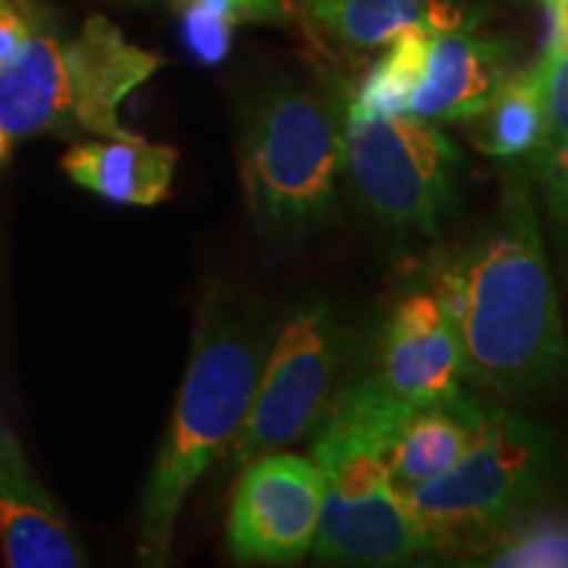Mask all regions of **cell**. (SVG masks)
<instances>
[{"mask_svg": "<svg viewBox=\"0 0 568 568\" xmlns=\"http://www.w3.org/2000/svg\"><path fill=\"white\" fill-rule=\"evenodd\" d=\"M414 410L376 376L343 389L318 418L311 447L324 479L318 558L389 566L429 552L389 477V453Z\"/></svg>", "mask_w": 568, "mask_h": 568, "instance_id": "cell-2", "label": "cell"}, {"mask_svg": "<svg viewBox=\"0 0 568 568\" xmlns=\"http://www.w3.org/2000/svg\"><path fill=\"white\" fill-rule=\"evenodd\" d=\"M508 77L506 42L481 38L466 27L435 32L406 113L432 124L477 119Z\"/></svg>", "mask_w": 568, "mask_h": 568, "instance_id": "cell-12", "label": "cell"}, {"mask_svg": "<svg viewBox=\"0 0 568 568\" xmlns=\"http://www.w3.org/2000/svg\"><path fill=\"white\" fill-rule=\"evenodd\" d=\"M161 67L159 53L134 45L101 13L71 38L32 19L30 38L0 67V126L11 140L124 138L130 132L119 122V109Z\"/></svg>", "mask_w": 568, "mask_h": 568, "instance_id": "cell-3", "label": "cell"}, {"mask_svg": "<svg viewBox=\"0 0 568 568\" xmlns=\"http://www.w3.org/2000/svg\"><path fill=\"white\" fill-rule=\"evenodd\" d=\"M243 19L232 0H190L182 11V38L201 63L224 61L232 48L234 24Z\"/></svg>", "mask_w": 568, "mask_h": 568, "instance_id": "cell-20", "label": "cell"}, {"mask_svg": "<svg viewBox=\"0 0 568 568\" xmlns=\"http://www.w3.org/2000/svg\"><path fill=\"white\" fill-rule=\"evenodd\" d=\"M34 13L21 9L19 0H0V67H6L32 32Z\"/></svg>", "mask_w": 568, "mask_h": 568, "instance_id": "cell-21", "label": "cell"}, {"mask_svg": "<svg viewBox=\"0 0 568 568\" xmlns=\"http://www.w3.org/2000/svg\"><path fill=\"white\" fill-rule=\"evenodd\" d=\"M345 111L337 98L295 84H276L255 103L240 172L258 230L303 232L329 213L345 166Z\"/></svg>", "mask_w": 568, "mask_h": 568, "instance_id": "cell-5", "label": "cell"}, {"mask_svg": "<svg viewBox=\"0 0 568 568\" xmlns=\"http://www.w3.org/2000/svg\"><path fill=\"white\" fill-rule=\"evenodd\" d=\"M477 119H481L477 132L481 153L493 159H524L535 151L542 140L545 116L531 71L508 77Z\"/></svg>", "mask_w": 568, "mask_h": 568, "instance_id": "cell-16", "label": "cell"}, {"mask_svg": "<svg viewBox=\"0 0 568 568\" xmlns=\"http://www.w3.org/2000/svg\"><path fill=\"white\" fill-rule=\"evenodd\" d=\"M308 27L345 53H368L410 27L426 32L466 24L458 0H303Z\"/></svg>", "mask_w": 568, "mask_h": 568, "instance_id": "cell-14", "label": "cell"}, {"mask_svg": "<svg viewBox=\"0 0 568 568\" xmlns=\"http://www.w3.org/2000/svg\"><path fill=\"white\" fill-rule=\"evenodd\" d=\"M67 176L90 193L122 205H155L172 193L176 151L140 134L80 142L61 159Z\"/></svg>", "mask_w": 568, "mask_h": 568, "instance_id": "cell-13", "label": "cell"}, {"mask_svg": "<svg viewBox=\"0 0 568 568\" xmlns=\"http://www.w3.org/2000/svg\"><path fill=\"white\" fill-rule=\"evenodd\" d=\"M335 368L337 335L326 308L297 311L255 379L251 408L226 450L232 464L245 466L308 435L324 416Z\"/></svg>", "mask_w": 568, "mask_h": 568, "instance_id": "cell-8", "label": "cell"}, {"mask_svg": "<svg viewBox=\"0 0 568 568\" xmlns=\"http://www.w3.org/2000/svg\"><path fill=\"white\" fill-rule=\"evenodd\" d=\"M464 379V353L443 303L435 293L406 297L385 332L382 385L414 408H458Z\"/></svg>", "mask_w": 568, "mask_h": 568, "instance_id": "cell-10", "label": "cell"}, {"mask_svg": "<svg viewBox=\"0 0 568 568\" xmlns=\"http://www.w3.org/2000/svg\"><path fill=\"white\" fill-rule=\"evenodd\" d=\"M324 479L314 458L266 453L245 464L234 489L226 539L237 560L295 564L314 548Z\"/></svg>", "mask_w": 568, "mask_h": 568, "instance_id": "cell-9", "label": "cell"}, {"mask_svg": "<svg viewBox=\"0 0 568 568\" xmlns=\"http://www.w3.org/2000/svg\"><path fill=\"white\" fill-rule=\"evenodd\" d=\"M258 372V347L251 335L232 324L216 303H205L197 316L193 355L176 395L172 424L142 497V564H166L184 500L237 437Z\"/></svg>", "mask_w": 568, "mask_h": 568, "instance_id": "cell-4", "label": "cell"}, {"mask_svg": "<svg viewBox=\"0 0 568 568\" xmlns=\"http://www.w3.org/2000/svg\"><path fill=\"white\" fill-rule=\"evenodd\" d=\"M0 545L11 568L88 564L80 539L42 487L0 408Z\"/></svg>", "mask_w": 568, "mask_h": 568, "instance_id": "cell-11", "label": "cell"}, {"mask_svg": "<svg viewBox=\"0 0 568 568\" xmlns=\"http://www.w3.org/2000/svg\"><path fill=\"white\" fill-rule=\"evenodd\" d=\"M550 17L548 45H568V0H539Z\"/></svg>", "mask_w": 568, "mask_h": 568, "instance_id": "cell-23", "label": "cell"}, {"mask_svg": "<svg viewBox=\"0 0 568 568\" xmlns=\"http://www.w3.org/2000/svg\"><path fill=\"white\" fill-rule=\"evenodd\" d=\"M247 19L272 21L284 17V0H232Z\"/></svg>", "mask_w": 568, "mask_h": 568, "instance_id": "cell-24", "label": "cell"}, {"mask_svg": "<svg viewBox=\"0 0 568 568\" xmlns=\"http://www.w3.org/2000/svg\"><path fill=\"white\" fill-rule=\"evenodd\" d=\"M537 184L542 190L545 203H548L552 222L568 237V166L550 176H542V180H537Z\"/></svg>", "mask_w": 568, "mask_h": 568, "instance_id": "cell-22", "label": "cell"}, {"mask_svg": "<svg viewBox=\"0 0 568 568\" xmlns=\"http://www.w3.org/2000/svg\"><path fill=\"white\" fill-rule=\"evenodd\" d=\"M550 464L548 432L510 410L481 406L477 437L466 456L400 495L429 552L481 548L542 493Z\"/></svg>", "mask_w": 568, "mask_h": 568, "instance_id": "cell-6", "label": "cell"}, {"mask_svg": "<svg viewBox=\"0 0 568 568\" xmlns=\"http://www.w3.org/2000/svg\"><path fill=\"white\" fill-rule=\"evenodd\" d=\"M9 151H11V138H9V132L0 126V161L9 159Z\"/></svg>", "mask_w": 568, "mask_h": 568, "instance_id": "cell-25", "label": "cell"}, {"mask_svg": "<svg viewBox=\"0 0 568 568\" xmlns=\"http://www.w3.org/2000/svg\"><path fill=\"white\" fill-rule=\"evenodd\" d=\"M466 376L503 395L552 385L568 368V337L531 184L514 176L485 232L435 268Z\"/></svg>", "mask_w": 568, "mask_h": 568, "instance_id": "cell-1", "label": "cell"}, {"mask_svg": "<svg viewBox=\"0 0 568 568\" xmlns=\"http://www.w3.org/2000/svg\"><path fill=\"white\" fill-rule=\"evenodd\" d=\"M542 103L545 130L539 145L531 151L537 180L568 166V45H548L542 61L531 69Z\"/></svg>", "mask_w": 568, "mask_h": 568, "instance_id": "cell-18", "label": "cell"}, {"mask_svg": "<svg viewBox=\"0 0 568 568\" xmlns=\"http://www.w3.org/2000/svg\"><path fill=\"white\" fill-rule=\"evenodd\" d=\"M429 40L432 32L422 27H410L389 40L385 55L374 63L366 80L361 82L353 103L376 113H406L410 95L424 77Z\"/></svg>", "mask_w": 568, "mask_h": 568, "instance_id": "cell-17", "label": "cell"}, {"mask_svg": "<svg viewBox=\"0 0 568 568\" xmlns=\"http://www.w3.org/2000/svg\"><path fill=\"white\" fill-rule=\"evenodd\" d=\"M481 406L466 397L458 408H416L389 453L397 493L424 485L453 468L477 437Z\"/></svg>", "mask_w": 568, "mask_h": 568, "instance_id": "cell-15", "label": "cell"}, {"mask_svg": "<svg viewBox=\"0 0 568 568\" xmlns=\"http://www.w3.org/2000/svg\"><path fill=\"white\" fill-rule=\"evenodd\" d=\"M458 163V148L432 122L347 103L345 166L382 222L435 230L450 203Z\"/></svg>", "mask_w": 568, "mask_h": 568, "instance_id": "cell-7", "label": "cell"}, {"mask_svg": "<svg viewBox=\"0 0 568 568\" xmlns=\"http://www.w3.org/2000/svg\"><path fill=\"white\" fill-rule=\"evenodd\" d=\"M485 566L568 568V518H542L497 539Z\"/></svg>", "mask_w": 568, "mask_h": 568, "instance_id": "cell-19", "label": "cell"}]
</instances>
